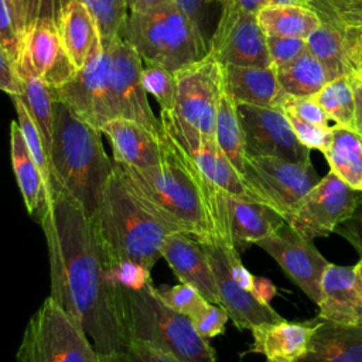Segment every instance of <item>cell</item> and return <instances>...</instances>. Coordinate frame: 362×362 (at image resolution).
<instances>
[{
    "label": "cell",
    "instance_id": "30bf717a",
    "mask_svg": "<svg viewBox=\"0 0 362 362\" xmlns=\"http://www.w3.org/2000/svg\"><path fill=\"white\" fill-rule=\"evenodd\" d=\"M52 95L55 100L66 105L79 119L96 129L119 117L112 88L109 49L100 45L69 82L52 88Z\"/></svg>",
    "mask_w": 362,
    "mask_h": 362
},
{
    "label": "cell",
    "instance_id": "2e32d148",
    "mask_svg": "<svg viewBox=\"0 0 362 362\" xmlns=\"http://www.w3.org/2000/svg\"><path fill=\"white\" fill-rule=\"evenodd\" d=\"M107 49L112 61V88L119 117L139 122L160 134V119L154 116L141 83V58L120 37Z\"/></svg>",
    "mask_w": 362,
    "mask_h": 362
},
{
    "label": "cell",
    "instance_id": "f907efd6",
    "mask_svg": "<svg viewBox=\"0 0 362 362\" xmlns=\"http://www.w3.org/2000/svg\"><path fill=\"white\" fill-rule=\"evenodd\" d=\"M206 0H174V4L192 21V24L199 28L202 25V16H204V4Z\"/></svg>",
    "mask_w": 362,
    "mask_h": 362
},
{
    "label": "cell",
    "instance_id": "ee69618b",
    "mask_svg": "<svg viewBox=\"0 0 362 362\" xmlns=\"http://www.w3.org/2000/svg\"><path fill=\"white\" fill-rule=\"evenodd\" d=\"M18 37L23 38L38 18L48 17L44 0H6Z\"/></svg>",
    "mask_w": 362,
    "mask_h": 362
},
{
    "label": "cell",
    "instance_id": "3957f363",
    "mask_svg": "<svg viewBox=\"0 0 362 362\" xmlns=\"http://www.w3.org/2000/svg\"><path fill=\"white\" fill-rule=\"evenodd\" d=\"M51 191L58 187L93 216L116 163L107 156L99 129L55 100L48 151Z\"/></svg>",
    "mask_w": 362,
    "mask_h": 362
},
{
    "label": "cell",
    "instance_id": "5b68a950",
    "mask_svg": "<svg viewBox=\"0 0 362 362\" xmlns=\"http://www.w3.org/2000/svg\"><path fill=\"white\" fill-rule=\"evenodd\" d=\"M120 298L130 341L163 348L181 362H216L209 341L197 332L187 315L161 301L153 283L139 291L120 287Z\"/></svg>",
    "mask_w": 362,
    "mask_h": 362
},
{
    "label": "cell",
    "instance_id": "74e56055",
    "mask_svg": "<svg viewBox=\"0 0 362 362\" xmlns=\"http://www.w3.org/2000/svg\"><path fill=\"white\" fill-rule=\"evenodd\" d=\"M157 296L161 301L173 308L174 311L187 315L192 320L198 313H201L209 301H206L201 293L187 283H180L175 286H160L154 287Z\"/></svg>",
    "mask_w": 362,
    "mask_h": 362
},
{
    "label": "cell",
    "instance_id": "d6a6232c",
    "mask_svg": "<svg viewBox=\"0 0 362 362\" xmlns=\"http://www.w3.org/2000/svg\"><path fill=\"white\" fill-rule=\"evenodd\" d=\"M307 49L325 68L329 81L351 75L346 61L344 31L335 25L321 23L307 38Z\"/></svg>",
    "mask_w": 362,
    "mask_h": 362
},
{
    "label": "cell",
    "instance_id": "603a6c76",
    "mask_svg": "<svg viewBox=\"0 0 362 362\" xmlns=\"http://www.w3.org/2000/svg\"><path fill=\"white\" fill-rule=\"evenodd\" d=\"M225 214L230 240L240 255L284 223V219L267 205L225 194Z\"/></svg>",
    "mask_w": 362,
    "mask_h": 362
},
{
    "label": "cell",
    "instance_id": "5bb4252c",
    "mask_svg": "<svg viewBox=\"0 0 362 362\" xmlns=\"http://www.w3.org/2000/svg\"><path fill=\"white\" fill-rule=\"evenodd\" d=\"M208 52L222 65L272 66L256 13L238 7H222Z\"/></svg>",
    "mask_w": 362,
    "mask_h": 362
},
{
    "label": "cell",
    "instance_id": "681fc988",
    "mask_svg": "<svg viewBox=\"0 0 362 362\" xmlns=\"http://www.w3.org/2000/svg\"><path fill=\"white\" fill-rule=\"evenodd\" d=\"M0 90L10 96H20L21 85L16 71V61L8 51L0 44Z\"/></svg>",
    "mask_w": 362,
    "mask_h": 362
},
{
    "label": "cell",
    "instance_id": "1f68e13d",
    "mask_svg": "<svg viewBox=\"0 0 362 362\" xmlns=\"http://www.w3.org/2000/svg\"><path fill=\"white\" fill-rule=\"evenodd\" d=\"M214 137L222 153L240 175L246 156L245 137L238 115V102L225 90V88L221 92L216 107Z\"/></svg>",
    "mask_w": 362,
    "mask_h": 362
},
{
    "label": "cell",
    "instance_id": "e575fe53",
    "mask_svg": "<svg viewBox=\"0 0 362 362\" xmlns=\"http://www.w3.org/2000/svg\"><path fill=\"white\" fill-rule=\"evenodd\" d=\"M93 17L100 44L105 49L120 37V31L129 14L126 0H79Z\"/></svg>",
    "mask_w": 362,
    "mask_h": 362
},
{
    "label": "cell",
    "instance_id": "9c48e42d",
    "mask_svg": "<svg viewBox=\"0 0 362 362\" xmlns=\"http://www.w3.org/2000/svg\"><path fill=\"white\" fill-rule=\"evenodd\" d=\"M160 124L163 134L197 167V170L218 189L228 195L256 201L242 182L239 173L229 163L215 141L184 119L175 110L160 109Z\"/></svg>",
    "mask_w": 362,
    "mask_h": 362
},
{
    "label": "cell",
    "instance_id": "836d02e7",
    "mask_svg": "<svg viewBox=\"0 0 362 362\" xmlns=\"http://www.w3.org/2000/svg\"><path fill=\"white\" fill-rule=\"evenodd\" d=\"M329 120L338 126L354 130L355 126V102L349 82V75L335 78L327 82L314 96Z\"/></svg>",
    "mask_w": 362,
    "mask_h": 362
},
{
    "label": "cell",
    "instance_id": "f5cc1de1",
    "mask_svg": "<svg viewBox=\"0 0 362 362\" xmlns=\"http://www.w3.org/2000/svg\"><path fill=\"white\" fill-rule=\"evenodd\" d=\"M351 88L354 92V102H355V126L354 130L362 136V81L358 79L355 75H349Z\"/></svg>",
    "mask_w": 362,
    "mask_h": 362
},
{
    "label": "cell",
    "instance_id": "b9f144b4",
    "mask_svg": "<svg viewBox=\"0 0 362 362\" xmlns=\"http://www.w3.org/2000/svg\"><path fill=\"white\" fill-rule=\"evenodd\" d=\"M109 277L116 286L132 291H139L153 283L151 270L132 260L112 263L109 266Z\"/></svg>",
    "mask_w": 362,
    "mask_h": 362
},
{
    "label": "cell",
    "instance_id": "7dc6e473",
    "mask_svg": "<svg viewBox=\"0 0 362 362\" xmlns=\"http://www.w3.org/2000/svg\"><path fill=\"white\" fill-rule=\"evenodd\" d=\"M0 44L17 62L23 51V41L16 31L13 17L6 0H0Z\"/></svg>",
    "mask_w": 362,
    "mask_h": 362
},
{
    "label": "cell",
    "instance_id": "6da1fadb",
    "mask_svg": "<svg viewBox=\"0 0 362 362\" xmlns=\"http://www.w3.org/2000/svg\"><path fill=\"white\" fill-rule=\"evenodd\" d=\"M35 222L48 249L49 297L82 327L100 356L124 349L130 338L120 287L109 277L110 262L92 216L54 187Z\"/></svg>",
    "mask_w": 362,
    "mask_h": 362
},
{
    "label": "cell",
    "instance_id": "ab89813d",
    "mask_svg": "<svg viewBox=\"0 0 362 362\" xmlns=\"http://www.w3.org/2000/svg\"><path fill=\"white\" fill-rule=\"evenodd\" d=\"M100 362H181L168 351L143 341H130L115 354L100 356Z\"/></svg>",
    "mask_w": 362,
    "mask_h": 362
},
{
    "label": "cell",
    "instance_id": "f6af8a7d",
    "mask_svg": "<svg viewBox=\"0 0 362 362\" xmlns=\"http://www.w3.org/2000/svg\"><path fill=\"white\" fill-rule=\"evenodd\" d=\"M228 320L229 314L222 305L208 303V305L201 313H198L191 321L197 332L202 338L209 341L211 338L222 335L225 332Z\"/></svg>",
    "mask_w": 362,
    "mask_h": 362
},
{
    "label": "cell",
    "instance_id": "bcb514c9",
    "mask_svg": "<svg viewBox=\"0 0 362 362\" xmlns=\"http://www.w3.org/2000/svg\"><path fill=\"white\" fill-rule=\"evenodd\" d=\"M280 107H286L291 110L294 115H297L305 122H310L313 124L322 126V127H329V117L313 96H307V98L287 96Z\"/></svg>",
    "mask_w": 362,
    "mask_h": 362
},
{
    "label": "cell",
    "instance_id": "ffe728a7",
    "mask_svg": "<svg viewBox=\"0 0 362 362\" xmlns=\"http://www.w3.org/2000/svg\"><path fill=\"white\" fill-rule=\"evenodd\" d=\"M317 305V315L325 320L344 325L362 324V283L354 267L327 266Z\"/></svg>",
    "mask_w": 362,
    "mask_h": 362
},
{
    "label": "cell",
    "instance_id": "d590c367",
    "mask_svg": "<svg viewBox=\"0 0 362 362\" xmlns=\"http://www.w3.org/2000/svg\"><path fill=\"white\" fill-rule=\"evenodd\" d=\"M14 107H16V113H17V123L20 126V130L23 133V137L25 140V144L35 161V164L38 165L47 185L51 194V174H49V163H48V153L42 140V136L35 124V122L33 120V117L30 116L27 107L24 106L23 100L20 99V96H11Z\"/></svg>",
    "mask_w": 362,
    "mask_h": 362
},
{
    "label": "cell",
    "instance_id": "83f0119b",
    "mask_svg": "<svg viewBox=\"0 0 362 362\" xmlns=\"http://www.w3.org/2000/svg\"><path fill=\"white\" fill-rule=\"evenodd\" d=\"M16 71L21 85L20 99L35 122L48 153L54 129L55 99L52 95V88L37 76L24 51H21L20 58L16 62Z\"/></svg>",
    "mask_w": 362,
    "mask_h": 362
},
{
    "label": "cell",
    "instance_id": "8992f818",
    "mask_svg": "<svg viewBox=\"0 0 362 362\" xmlns=\"http://www.w3.org/2000/svg\"><path fill=\"white\" fill-rule=\"evenodd\" d=\"M120 38L146 65L163 66L171 72L208 52L204 33L175 4L146 13H129Z\"/></svg>",
    "mask_w": 362,
    "mask_h": 362
},
{
    "label": "cell",
    "instance_id": "4fadbf2b",
    "mask_svg": "<svg viewBox=\"0 0 362 362\" xmlns=\"http://www.w3.org/2000/svg\"><path fill=\"white\" fill-rule=\"evenodd\" d=\"M246 156L277 157L293 163H310L311 150L296 137L280 107L238 103Z\"/></svg>",
    "mask_w": 362,
    "mask_h": 362
},
{
    "label": "cell",
    "instance_id": "44dd1931",
    "mask_svg": "<svg viewBox=\"0 0 362 362\" xmlns=\"http://www.w3.org/2000/svg\"><path fill=\"white\" fill-rule=\"evenodd\" d=\"M112 146L113 161L133 168L156 167L161 161V133L157 134L139 122L116 117L100 129Z\"/></svg>",
    "mask_w": 362,
    "mask_h": 362
},
{
    "label": "cell",
    "instance_id": "f35d334b",
    "mask_svg": "<svg viewBox=\"0 0 362 362\" xmlns=\"http://www.w3.org/2000/svg\"><path fill=\"white\" fill-rule=\"evenodd\" d=\"M141 83L144 90L156 98L161 110L174 109V72L157 65H144L141 68Z\"/></svg>",
    "mask_w": 362,
    "mask_h": 362
},
{
    "label": "cell",
    "instance_id": "8d00e7d4",
    "mask_svg": "<svg viewBox=\"0 0 362 362\" xmlns=\"http://www.w3.org/2000/svg\"><path fill=\"white\" fill-rule=\"evenodd\" d=\"M311 8L321 23L338 28L362 24V0H310Z\"/></svg>",
    "mask_w": 362,
    "mask_h": 362
},
{
    "label": "cell",
    "instance_id": "52a82bcc",
    "mask_svg": "<svg viewBox=\"0 0 362 362\" xmlns=\"http://www.w3.org/2000/svg\"><path fill=\"white\" fill-rule=\"evenodd\" d=\"M16 362H100L82 327L49 296L31 315Z\"/></svg>",
    "mask_w": 362,
    "mask_h": 362
},
{
    "label": "cell",
    "instance_id": "91938a15",
    "mask_svg": "<svg viewBox=\"0 0 362 362\" xmlns=\"http://www.w3.org/2000/svg\"><path fill=\"white\" fill-rule=\"evenodd\" d=\"M352 75H355L358 79H361V81H362V68H359L358 71H355Z\"/></svg>",
    "mask_w": 362,
    "mask_h": 362
},
{
    "label": "cell",
    "instance_id": "d4e9b609",
    "mask_svg": "<svg viewBox=\"0 0 362 362\" xmlns=\"http://www.w3.org/2000/svg\"><path fill=\"white\" fill-rule=\"evenodd\" d=\"M223 88L238 102L280 107L288 95L280 88L273 66L223 65Z\"/></svg>",
    "mask_w": 362,
    "mask_h": 362
},
{
    "label": "cell",
    "instance_id": "7a4b0ae2",
    "mask_svg": "<svg viewBox=\"0 0 362 362\" xmlns=\"http://www.w3.org/2000/svg\"><path fill=\"white\" fill-rule=\"evenodd\" d=\"M119 165L137 197L173 230L187 233L198 242L219 239L232 243L225 192L209 182L163 132L158 165Z\"/></svg>",
    "mask_w": 362,
    "mask_h": 362
},
{
    "label": "cell",
    "instance_id": "484cf974",
    "mask_svg": "<svg viewBox=\"0 0 362 362\" xmlns=\"http://www.w3.org/2000/svg\"><path fill=\"white\" fill-rule=\"evenodd\" d=\"M62 44L76 69L82 68L102 45L98 25L79 0H69L57 18Z\"/></svg>",
    "mask_w": 362,
    "mask_h": 362
},
{
    "label": "cell",
    "instance_id": "680465c9",
    "mask_svg": "<svg viewBox=\"0 0 362 362\" xmlns=\"http://www.w3.org/2000/svg\"><path fill=\"white\" fill-rule=\"evenodd\" d=\"M354 270H355L356 276L359 277V280H361V283H362V256H361L359 262H358V263L354 266Z\"/></svg>",
    "mask_w": 362,
    "mask_h": 362
},
{
    "label": "cell",
    "instance_id": "7402d4cb",
    "mask_svg": "<svg viewBox=\"0 0 362 362\" xmlns=\"http://www.w3.org/2000/svg\"><path fill=\"white\" fill-rule=\"evenodd\" d=\"M250 352L262 354L266 362H298L310 348L314 325L311 321L260 322L252 328Z\"/></svg>",
    "mask_w": 362,
    "mask_h": 362
},
{
    "label": "cell",
    "instance_id": "6f0895ef",
    "mask_svg": "<svg viewBox=\"0 0 362 362\" xmlns=\"http://www.w3.org/2000/svg\"><path fill=\"white\" fill-rule=\"evenodd\" d=\"M273 4H280V6H303L308 8L310 0H264V6H273Z\"/></svg>",
    "mask_w": 362,
    "mask_h": 362
},
{
    "label": "cell",
    "instance_id": "e0dca14e",
    "mask_svg": "<svg viewBox=\"0 0 362 362\" xmlns=\"http://www.w3.org/2000/svg\"><path fill=\"white\" fill-rule=\"evenodd\" d=\"M199 243L206 253L215 277L219 304L228 311L229 318H232L236 328L250 329L253 325L260 322H276L283 320L272 305L259 303L250 291L242 288L233 280L219 239Z\"/></svg>",
    "mask_w": 362,
    "mask_h": 362
},
{
    "label": "cell",
    "instance_id": "db71d44e",
    "mask_svg": "<svg viewBox=\"0 0 362 362\" xmlns=\"http://www.w3.org/2000/svg\"><path fill=\"white\" fill-rule=\"evenodd\" d=\"M129 13H146L164 6L174 4V0H126Z\"/></svg>",
    "mask_w": 362,
    "mask_h": 362
},
{
    "label": "cell",
    "instance_id": "8fae6325",
    "mask_svg": "<svg viewBox=\"0 0 362 362\" xmlns=\"http://www.w3.org/2000/svg\"><path fill=\"white\" fill-rule=\"evenodd\" d=\"M175 113L198 132L215 133L216 107L223 89V65L209 52L174 72Z\"/></svg>",
    "mask_w": 362,
    "mask_h": 362
},
{
    "label": "cell",
    "instance_id": "816d5d0a",
    "mask_svg": "<svg viewBox=\"0 0 362 362\" xmlns=\"http://www.w3.org/2000/svg\"><path fill=\"white\" fill-rule=\"evenodd\" d=\"M250 293L255 296V298L266 305H270V301L277 293L276 286L266 277H253V286Z\"/></svg>",
    "mask_w": 362,
    "mask_h": 362
},
{
    "label": "cell",
    "instance_id": "9f6ffc18",
    "mask_svg": "<svg viewBox=\"0 0 362 362\" xmlns=\"http://www.w3.org/2000/svg\"><path fill=\"white\" fill-rule=\"evenodd\" d=\"M68 1H69V0H44L45 10H47V16L51 17V18H54V20L57 21L61 8H62Z\"/></svg>",
    "mask_w": 362,
    "mask_h": 362
},
{
    "label": "cell",
    "instance_id": "4316f807",
    "mask_svg": "<svg viewBox=\"0 0 362 362\" xmlns=\"http://www.w3.org/2000/svg\"><path fill=\"white\" fill-rule=\"evenodd\" d=\"M10 158L27 212L35 219L49 199V189L17 122L10 124Z\"/></svg>",
    "mask_w": 362,
    "mask_h": 362
},
{
    "label": "cell",
    "instance_id": "9a60e30c",
    "mask_svg": "<svg viewBox=\"0 0 362 362\" xmlns=\"http://www.w3.org/2000/svg\"><path fill=\"white\" fill-rule=\"evenodd\" d=\"M256 245L277 262L284 274L310 300L318 303L321 279L329 262L313 240L303 238L284 222Z\"/></svg>",
    "mask_w": 362,
    "mask_h": 362
},
{
    "label": "cell",
    "instance_id": "7c38bea8",
    "mask_svg": "<svg viewBox=\"0 0 362 362\" xmlns=\"http://www.w3.org/2000/svg\"><path fill=\"white\" fill-rule=\"evenodd\" d=\"M358 198L359 191L329 171L286 215L284 222L310 240L328 236L352 215Z\"/></svg>",
    "mask_w": 362,
    "mask_h": 362
},
{
    "label": "cell",
    "instance_id": "f1b7e54d",
    "mask_svg": "<svg viewBox=\"0 0 362 362\" xmlns=\"http://www.w3.org/2000/svg\"><path fill=\"white\" fill-rule=\"evenodd\" d=\"M322 154L332 174H335L352 189L362 192L361 134L344 126H331V139Z\"/></svg>",
    "mask_w": 362,
    "mask_h": 362
},
{
    "label": "cell",
    "instance_id": "11a10c76",
    "mask_svg": "<svg viewBox=\"0 0 362 362\" xmlns=\"http://www.w3.org/2000/svg\"><path fill=\"white\" fill-rule=\"evenodd\" d=\"M206 3H219L222 7H238L253 13L264 6V0H206Z\"/></svg>",
    "mask_w": 362,
    "mask_h": 362
},
{
    "label": "cell",
    "instance_id": "4dcf8cb0",
    "mask_svg": "<svg viewBox=\"0 0 362 362\" xmlns=\"http://www.w3.org/2000/svg\"><path fill=\"white\" fill-rule=\"evenodd\" d=\"M274 71L280 88L291 98L314 96L329 82L325 68L308 49Z\"/></svg>",
    "mask_w": 362,
    "mask_h": 362
},
{
    "label": "cell",
    "instance_id": "cb8c5ba5",
    "mask_svg": "<svg viewBox=\"0 0 362 362\" xmlns=\"http://www.w3.org/2000/svg\"><path fill=\"white\" fill-rule=\"evenodd\" d=\"M308 352L298 362H362V324L344 325L315 315Z\"/></svg>",
    "mask_w": 362,
    "mask_h": 362
},
{
    "label": "cell",
    "instance_id": "277c9868",
    "mask_svg": "<svg viewBox=\"0 0 362 362\" xmlns=\"http://www.w3.org/2000/svg\"><path fill=\"white\" fill-rule=\"evenodd\" d=\"M92 219L110 264L132 260L151 270L161 257L165 236L175 232L137 197L119 164Z\"/></svg>",
    "mask_w": 362,
    "mask_h": 362
},
{
    "label": "cell",
    "instance_id": "7bdbcfd3",
    "mask_svg": "<svg viewBox=\"0 0 362 362\" xmlns=\"http://www.w3.org/2000/svg\"><path fill=\"white\" fill-rule=\"evenodd\" d=\"M264 42L272 66L274 69L291 62L307 49L305 40L298 37L264 35Z\"/></svg>",
    "mask_w": 362,
    "mask_h": 362
},
{
    "label": "cell",
    "instance_id": "ac0fdd59",
    "mask_svg": "<svg viewBox=\"0 0 362 362\" xmlns=\"http://www.w3.org/2000/svg\"><path fill=\"white\" fill-rule=\"evenodd\" d=\"M23 51L37 76L49 88L65 85L78 71L62 44L57 21L51 17L34 23L23 38Z\"/></svg>",
    "mask_w": 362,
    "mask_h": 362
},
{
    "label": "cell",
    "instance_id": "f546056e",
    "mask_svg": "<svg viewBox=\"0 0 362 362\" xmlns=\"http://www.w3.org/2000/svg\"><path fill=\"white\" fill-rule=\"evenodd\" d=\"M256 20L264 35L307 38L320 24V17L303 6H263Z\"/></svg>",
    "mask_w": 362,
    "mask_h": 362
},
{
    "label": "cell",
    "instance_id": "c3c4849f",
    "mask_svg": "<svg viewBox=\"0 0 362 362\" xmlns=\"http://www.w3.org/2000/svg\"><path fill=\"white\" fill-rule=\"evenodd\" d=\"M335 233L345 238L362 256V192H359L352 215L335 229Z\"/></svg>",
    "mask_w": 362,
    "mask_h": 362
},
{
    "label": "cell",
    "instance_id": "ba28073f",
    "mask_svg": "<svg viewBox=\"0 0 362 362\" xmlns=\"http://www.w3.org/2000/svg\"><path fill=\"white\" fill-rule=\"evenodd\" d=\"M250 195L283 219L320 181L313 163H293L277 157L245 156L240 174Z\"/></svg>",
    "mask_w": 362,
    "mask_h": 362
},
{
    "label": "cell",
    "instance_id": "60d3db41",
    "mask_svg": "<svg viewBox=\"0 0 362 362\" xmlns=\"http://www.w3.org/2000/svg\"><path fill=\"white\" fill-rule=\"evenodd\" d=\"M280 109L283 110L286 119L288 120L296 137L304 147H307L308 150H318L321 153L325 150L331 139V126L329 127L317 126L303 120L301 117H298L297 115H294L291 110L286 107H280Z\"/></svg>",
    "mask_w": 362,
    "mask_h": 362
},
{
    "label": "cell",
    "instance_id": "d6986e66",
    "mask_svg": "<svg viewBox=\"0 0 362 362\" xmlns=\"http://www.w3.org/2000/svg\"><path fill=\"white\" fill-rule=\"evenodd\" d=\"M160 255L168 263L180 283L192 286L206 301L219 304L212 269L202 245L197 239L182 232H171L165 236Z\"/></svg>",
    "mask_w": 362,
    "mask_h": 362
}]
</instances>
